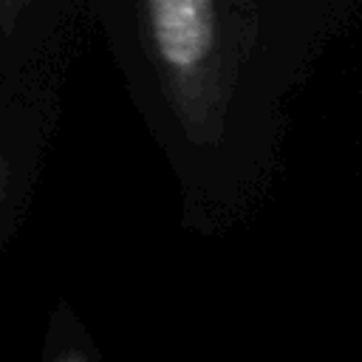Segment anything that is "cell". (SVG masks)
Returning a JSON list of instances; mask_svg holds the SVG:
<instances>
[{
  "label": "cell",
  "instance_id": "cell-1",
  "mask_svg": "<svg viewBox=\"0 0 362 362\" xmlns=\"http://www.w3.org/2000/svg\"><path fill=\"white\" fill-rule=\"evenodd\" d=\"M147 37L164 74L178 85L201 82L218 57V0H141Z\"/></svg>",
  "mask_w": 362,
  "mask_h": 362
},
{
  "label": "cell",
  "instance_id": "cell-2",
  "mask_svg": "<svg viewBox=\"0 0 362 362\" xmlns=\"http://www.w3.org/2000/svg\"><path fill=\"white\" fill-rule=\"evenodd\" d=\"M23 6V0H0V25L8 23V17Z\"/></svg>",
  "mask_w": 362,
  "mask_h": 362
}]
</instances>
